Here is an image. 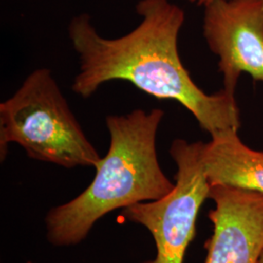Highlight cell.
I'll use <instances>...</instances> for the list:
<instances>
[{
  "label": "cell",
  "instance_id": "cell-10",
  "mask_svg": "<svg viewBox=\"0 0 263 263\" xmlns=\"http://www.w3.org/2000/svg\"><path fill=\"white\" fill-rule=\"evenodd\" d=\"M27 263H32V262H30V261H28V262H27Z\"/></svg>",
  "mask_w": 263,
  "mask_h": 263
},
{
  "label": "cell",
  "instance_id": "cell-3",
  "mask_svg": "<svg viewBox=\"0 0 263 263\" xmlns=\"http://www.w3.org/2000/svg\"><path fill=\"white\" fill-rule=\"evenodd\" d=\"M17 143L32 159L67 169L94 167L102 157L88 140L51 69L29 73L0 104V154Z\"/></svg>",
  "mask_w": 263,
  "mask_h": 263
},
{
  "label": "cell",
  "instance_id": "cell-8",
  "mask_svg": "<svg viewBox=\"0 0 263 263\" xmlns=\"http://www.w3.org/2000/svg\"><path fill=\"white\" fill-rule=\"evenodd\" d=\"M189 2H192V3H196L198 5H204V6H207L209 4L213 3L214 1L216 0H187Z\"/></svg>",
  "mask_w": 263,
  "mask_h": 263
},
{
  "label": "cell",
  "instance_id": "cell-5",
  "mask_svg": "<svg viewBox=\"0 0 263 263\" xmlns=\"http://www.w3.org/2000/svg\"><path fill=\"white\" fill-rule=\"evenodd\" d=\"M203 32L226 92L234 95L243 72L263 82V0L214 1L205 6Z\"/></svg>",
  "mask_w": 263,
  "mask_h": 263
},
{
  "label": "cell",
  "instance_id": "cell-6",
  "mask_svg": "<svg viewBox=\"0 0 263 263\" xmlns=\"http://www.w3.org/2000/svg\"><path fill=\"white\" fill-rule=\"evenodd\" d=\"M214 234L206 263H257L263 249V194L226 185L211 186Z\"/></svg>",
  "mask_w": 263,
  "mask_h": 263
},
{
  "label": "cell",
  "instance_id": "cell-7",
  "mask_svg": "<svg viewBox=\"0 0 263 263\" xmlns=\"http://www.w3.org/2000/svg\"><path fill=\"white\" fill-rule=\"evenodd\" d=\"M203 162L208 180L263 194V152L253 151L229 129L212 136L204 145Z\"/></svg>",
  "mask_w": 263,
  "mask_h": 263
},
{
  "label": "cell",
  "instance_id": "cell-1",
  "mask_svg": "<svg viewBox=\"0 0 263 263\" xmlns=\"http://www.w3.org/2000/svg\"><path fill=\"white\" fill-rule=\"evenodd\" d=\"M136 12L141 23L117 38L102 36L88 14L70 21L68 37L79 61L72 92L88 99L105 83L127 81L153 98L178 102L211 137L239 130L241 117L234 95L223 89L206 94L180 60L178 42L184 11L169 0H140Z\"/></svg>",
  "mask_w": 263,
  "mask_h": 263
},
{
  "label": "cell",
  "instance_id": "cell-9",
  "mask_svg": "<svg viewBox=\"0 0 263 263\" xmlns=\"http://www.w3.org/2000/svg\"><path fill=\"white\" fill-rule=\"evenodd\" d=\"M257 263H263V249L261 253H260V255H259V258L257 260Z\"/></svg>",
  "mask_w": 263,
  "mask_h": 263
},
{
  "label": "cell",
  "instance_id": "cell-2",
  "mask_svg": "<svg viewBox=\"0 0 263 263\" xmlns=\"http://www.w3.org/2000/svg\"><path fill=\"white\" fill-rule=\"evenodd\" d=\"M164 114L160 108L135 109L106 117L109 149L96 166L93 181L80 195L48 213V239L52 244H77L104 215L158 200L174 189L156 152V136Z\"/></svg>",
  "mask_w": 263,
  "mask_h": 263
},
{
  "label": "cell",
  "instance_id": "cell-4",
  "mask_svg": "<svg viewBox=\"0 0 263 263\" xmlns=\"http://www.w3.org/2000/svg\"><path fill=\"white\" fill-rule=\"evenodd\" d=\"M204 145L202 141H173L170 154L178 167L174 189L158 200L123 210L124 219L146 227L154 238L156 257L146 263H183L195 234L198 213L211 190L203 162Z\"/></svg>",
  "mask_w": 263,
  "mask_h": 263
}]
</instances>
